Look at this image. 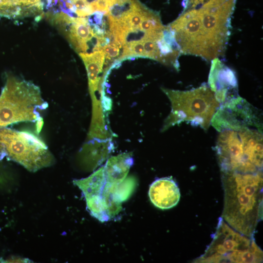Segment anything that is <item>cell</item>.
<instances>
[{
  "label": "cell",
  "instance_id": "cell-1",
  "mask_svg": "<svg viewBox=\"0 0 263 263\" xmlns=\"http://www.w3.org/2000/svg\"><path fill=\"white\" fill-rule=\"evenodd\" d=\"M211 124L219 132L215 150L222 173L263 172L261 113L238 96L220 104Z\"/></svg>",
  "mask_w": 263,
  "mask_h": 263
},
{
  "label": "cell",
  "instance_id": "cell-2",
  "mask_svg": "<svg viewBox=\"0 0 263 263\" xmlns=\"http://www.w3.org/2000/svg\"><path fill=\"white\" fill-rule=\"evenodd\" d=\"M236 0H207L184 11L169 26L181 54L211 61L223 56Z\"/></svg>",
  "mask_w": 263,
  "mask_h": 263
},
{
  "label": "cell",
  "instance_id": "cell-3",
  "mask_svg": "<svg viewBox=\"0 0 263 263\" xmlns=\"http://www.w3.org/2000/svg\"><path fill=\"white\" fill-rule=\"evenodd\" d=\"M222 218L239 233L253 237L263 218V172L222 173Z\"/></svg>",
  "mask_w": 263,
  "mask_h": 263
},
{
  "label": "cell",
  "instance_id": "cell-4",
  "mask_svg": "<svg viewBox=\"0 0 263 263\" xmlns=\"http://www.w3.org/2000/svg\"><path fill=\"white\" fill-rule=\"evenodd\" d=\"M169 98L171 112L164 122L163 131L182 122H187L207 130L220 104L208 85L188 91L163 88Z\"/></svg>",
  "mask_w": 263,
  "mask_h": 263
},
{
  "label": "cell",
  "instance_id": "cell-5",
  "mask_svg": "<svg viewBox=\"0 0 263 263\" xmlns=\"http://www.w3.org/2000/svg\"><path fill=\"white\" fill-rule=\"evenodd\" d=\"M48 106L39 88L24 79L9 76L0 95V126L41 119L39 112Z\"/></svg>",
  "mask_w": 263,
  "mask_h": 263
},
{
  "label": "cell",
  "instance_id": "cell-6",
  "mask_svg": "<svg viewBox=\"0 0 263 263\" xmlns=\"http://www.w3.org/2000/svg\"><path fill=\"white\" fill-rule=\"evenodd\" d=\"M263 257L253 237L239 233L220 218L211 243L194 262L257 263L262 262Z\"/></svg>",
  "mask_w": 263,
  "mask_h": 263
},
{
  "label": "cell",
  "instance_id": "cell-7",
  "mask_svg": "<svg viewBox=\"0 0 263 263\" xmlns=\"http://www.w3.org/2000/svg\"><path fill=\"white\" fill-rule=\"evenodd\" d=\"M4 156L32 172L54 162L47 146L37 136L0 126V157Z\"/></svg>",
  "mask_w": 263,
  "mask_h": 263
},
{
  "label": "cell",
  "instance_id": "cell-8",
  "mask_svg": "<svg viewBox=\"0 0 263 263\" xmlns=\"http://www.w3.org/2000/svg\"><path fill=\"white\" fill-rule=\"evenodd\" d=\"M64 33L75 51L86 53L92 47L93 52L102 49L108 43L105 37L99 36L87 18H71L64 14L57 15L52 21Z\"/></svg>",
  "mask_w": 263,
  "mask_h": 263
},
{
  "label": "cell",
  "instance_id": "cell-9",
  "mask_svg": "<svg viewBox=\"0 0 263 263\" xmlns=\"http://www.w3.org/2000/svg\"><path fill=\"white\" fill-rule=\"evenodd\" d=\"M208 83L220 104L238 96L235 73L218 58L211 60Z\"/></svg>",
  "mask_w": 263,
  "mask_h": 263
},
{
  "label": "cell",
  "instance_id": "cell-10",
  "mask_svg": "<svg viewBox=\"0 0 263 263\" xmlns=\"http://www.w3.org/2000/svg\"><path fill=\"white\" fill-rule=\"evenodd\" d=\"M149 195L157 207L168 209L176 206L180 199V192L175 182L169 178L154 181L150 186Z\"/></svg>",
  "mask_w": 263,
  "mask_h": 263
},
{
  "label": "cell",
  "instance_id": "cell-11",
  "mask_svg": "<svg viewBox=\"0 0 263 263\" xmlns=\"http://www.w3.org/2000/svg\"><path fill=\"white\" fill-rule=\"evenodd\" d=\"M42 14L41 0H0V16L22 18Z\"/></svg>",
  "mask_w": 263,
  "mask_h": 263
},
{
  "label": "cell",
  "instance_id": "cell-12",
  "mask_svg": "<svg viewBox=\"0 0 263 263\" xmlns=\"http://www.w3.org/2000/svg\"><path fill=\"white\" fill-rule=\"evenodd\" d=\"M132 163L133 159L130 153L109 158L104 167L106 184L112 186L122 183L126 179Z\"/></svg>",
  "mask_w": 263,
  "mask_h": 263
},
{
  "label": "cell",
  "instance_id": "cell-13",
  "mask_svg": "<svg viewBox=\"0 0 263 263\" xmlns=\"http://www.w3.org/2000/svg\"><path fill=\"white\" fill-rule=\"evenodd\" d=\"M87 70L89 90L93 99L97 90L100 79L99 75L102 71L104 63L105 54L103 50L92 53H80Z\"/></svg>",
  "mask_w": 263,
  "mask_h": 263
},
{
  "label": "cell",
  "instance_id": "cell-14",
  "mask_svg": "<svg viewBox=\"0 0 263 263\" xmlns=\"http://www.w3.org/2000/svg\"><path fill=\"white\" fill-rule=\"evenodd\" d=\"M123 53L119 60L132 56L145 57L144 46L141 40L128 42L123 46Z\"/></svg>",
  "mask_w": 263,
  "mask_h": 263
},
{
  "label": "cell",
  "instance_id": "cell-15",
  "mask_svg": "<svg viewBox=\"0 0 263 263\" xmlns=\"http://www.w3.org/2000/svg\"><path fill=\"white\" fill-rule=\"evenodd\" d=\"M121 46L115 42L107 43L102 48L107 59H111L115 58L119 54Z\"/></svg>",
  "mask_w": 263,
  "mask_h": 263
},
{
  "label": "cell",
  "instance_id": "cell-16",
  "mask_svg": "<svg viewBox=\"0 0 263 263\" xmlns=\"http://www.w3.org/2000/svg\"><path fill=\"white\" fill-rule=\"evenodd\" d=\"M207 0H186L185 2V4L184 5V11L197 7L202 5Z\"/></svg>",
  "mask_w": 263,
  "mask_h": 263
}]
</instances>
